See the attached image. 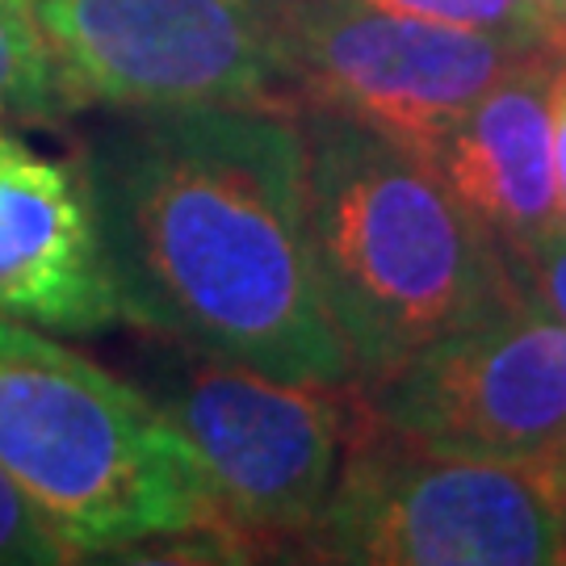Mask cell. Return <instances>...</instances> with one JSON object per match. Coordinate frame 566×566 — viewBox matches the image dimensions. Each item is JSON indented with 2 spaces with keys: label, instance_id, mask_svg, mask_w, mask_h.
Instances as JSON below:
<instances>
[{
  "label": "cell",
  "instance_id": "cell-3",
  "mask_svg": "<svg viewBox=\"0 0 566 566\" xmlns=\"http://www.w3.org/2000/svg\"><path fill=\"white\" fill-rule=\"evenodd\" d=\"M0 465L76 558L185 542L240 563L185 428L118 374L4 315Z\"/></svg>",
  "mask_w": 566,
  "mask_h": 566
},
{
  "label": "cell",
  "instance_id": "cell-2",
  "mask_svg": "<svg viewBox=\"0 0 566 566\" xmlns=\"http://www.w3.org/2000/svg\"><path fill=\"white\" fill-rule=\"evenodd\" d=\"M306 147L311 252L357 382L516 294L504 248L465 214L437 164L332 114H294Z\"/></svg>",
  "mask_w": 566,
  "mask_h": 566
},
{
  "label": "cell",
  "instance_id": "cell-8",
  "mask_svg": "<svg viewBox=\"0 0 566 566\" xmlns=\"http://www.w3.org/2000/svg\"><path fill=\"white\" fill-rule=\"evenodd\" d=\"M357 386L407 441L566 474V324L521 285L483 319Z\"/></svg>",
  "mask_w": 566,
  "mask_h": 566
},
{
  "label": "cell",
  "instance_id": "cell-1",
  "mask_svg": "<svg viewBox=\"0 0 566 566\" xmlns=\"http://www.w3.org/2000/svg\"><path fill=\"white\" fill-rule=\"evenodd\" d=\"M81 164L126 324L294 382H353L311 252L294 114L252 102L97 109Z\"/></svg>",
  "mask_w": 566,
  "mask_h": 566
},
{
  "label": "cell",
  "instance_id": "cell-14",
  "mask_svg": "<svg viewBox=\"0 0 566 566\" xmlns=\"http://www.w3.org/2000/svg\"><path fill=\"white\" fill-rule=\"evenodd\" d=\"M504 256L516 285L533 294L554 319L566 324V231L512 243V248H504Z\"/></svg>",
  "mask_w": 566,
  "mask_h": 566
},
{
  "label": "cell",
  "instance_id": "cell-6",
  "mask_svg": "<svg viewBox=\"0 0 566 566\" xmlns=\"http://www.w3.org/2000/svg\"><path fill=\"white\" fill-rule=\"evenodd\" d=\"M353 399L357 378L294 382L185 348L160 407L202 453L240 563L298 554L340 474Z\"/></svg>",
  "mask_w": 566,
  "mask_h": 566
},
{
  "label": "cell",
  "instance_id": "cell-4",
  "mask_svg": "<svg viewBox=\"0 0 566 566\" xmlns=\"http://www.w3.org/2000/svg\"><path fill=\"white\" fill-rule=\"evenodd\" d=\"M294 558L353 566L566 563V474L407 441L353 399L348 446Z\"/></svg>",
  "mask_w": 566,
  "mask_h": 566
},
{
  "label": "cell",
  "instance_id": "cell-16",
  "mask_svg": "<svg viewBox=\"0 0 566 566\" xmlns=\"http://www.w3.org/2000/svg\"><path fill=\"white\" fill-rule=\"evenodd\" d=\"M563 76H566V60H563Z\"/></svg>",
  "mask_w": 566,
  "mask_h": 566
},
{
  "label": "cell",
  "instance_id": "cell-13",
  "mask_svg": "<svg viewBox=\"0 0 566 566\" xmlns=\"http://www.w3.org/2000/svg\"><path fill=\"white\" fill-rule=\"evenodd\" d=\"M76 554L46 525L39 504L0 465V566H60Z\"/></svg>",
  "mask_w": 566,
  "mask_h": 566
},
{
  "label": "cell",
  "instance_id": "cell-9",
  "mask_svg": "<svg viewBox=\"0 0 566 566\" xmlns=\"http://www.w3.org/2000/svg\"><path fill=\"white\" fill-rule=\"evenodd\" d=\"M0 315L93 336L126 324L81 156L60 160L0 122Z\"/></svg>",
  "mask_w": 566,
  "mask_h": 566
},
{
  "label": "cell",
  "instance_id": "cell-12",
  "mask_svg": "<svg viewBox=\"0 0 566 566\" xmlns=\"http://www.w3.org/2000/svg\"><path fill=\"white\" fill-rule=\"evenodd\" d=\"M390 13H407V18H424L437 25H458V30H474V34H495V39L512 42H549L546 18L533 0H369Z\"/></svg>",
  "mask_w": 566,
  "mask_h": 566
},
{
  "label": "cell",
  "instance_id": "cell-7",
  "mask_svg": "<svg viewBox=\"0 0 566 566\" xmlns=\"http://www.w3.org/2000/svg\"><path fill=\"white\" fill-rule=\"evenodd\" d=\"M30 13L81 114L198 102L285 109L269 0H30Z\"/></svg>",
  "mask_w": 566,
  "mask_h": 566
},
{
  "label": "cell",
  "instance_id": "cell-15",
  "mask_svg": "<svg viewBox=\"0 0 566 566\" xmlns=\"http://www.w3.org/2000/svg\"><path fill=\"white\" fill-rule=\"evenodd\" d=\"M537 9H542V18H546L549 34H554V42L566 51V0H533Z\"/></svg>",
  "mask_w": 566,
  "mask_h": 566
},
{
  "label": "cell",
  "instance_id": "cell-11",
  "mask_svg": "<svg viewBox=\"0 0 566 566\" xmlns=\"http://www.w3.org/2000/svg\"><path fill=\"white\" fill-rule=\"evenodd\" d=\"M76 114L30 0H0V122L60 126Z\"/></svg>",
  "mask_w": 566,
  "mask_h": 566
},
{
  "label": "cell",
  "instance_id": "cell-5",
  "mask_svg": "<svg viewBox=\"0 0 566 566\" xmlns=\"http://www.w3.org/2000/svg\"><path fill=\"white\" fill-rule=\"evenodd\" d=\"M290 114H332L432 160L486 88L549 42H512L369 0H269Z\"/></svg>",
  "mask_w": 566,
  "mask_h": 566
},
{
  "label": "cell",
  "instance_id": "cell-10",
  "mask_svg": "<svg viewBox=\"0 0 566 566\" xmlns=\"http://www.w3.org/2000/svg\"><path fill=\"white\" fill-rule=\"evenodd\" d=\"M563 60V46H537L432 151L449 193L500 248L563 227L554 168V81Z\"/></svg>",
  "mask_w": 566,
  "mask_h": 566
}]
</instances>
